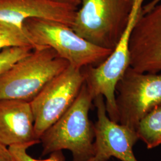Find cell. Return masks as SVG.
<instances>
[{
    "label": "cell",
    "instance_id": "obj_8",
    "mask_svg": "<svg viewBox=\"0 0 161 161\" xmlns=\"http://www.w3.org/2000/svg\"><path fill=\"white\" fill-rule=\"evenodd\" d=\"M94 102L97 120L94 124L95 152L92 161H106L114 157L121 161H138L132 150L138 140L136 131L110 119L102 96H96Z\"/></svg>",
    "mask_w": 161,
    "mask_h": 161
},
{
    "label": "cell",
    "instance_id": "obj_4",
    "mask_svg": "<svg viewBox=\"0 0 161 161\" xmlns=\"http://www.w3.org/2000/svg\"><path fill=\"white\" fill-rule=\"evenodd\" d=\"M23 26L38 48H51L76 68L97 66L113 51L93 44L63 23L32 18L25 20Z\"/></svg>",
    "mask_w": 161,
    "mask_h": 161
},
{
    "label": "cell",
    "instance_id": "obj_19",
    "mask_svg": "<svg viewBox=\"0 0 161 161\" xmlns=\"http://www.w3.org/2000/svg\"><path fill=\"white\" fill-rule=\"evenodd\" d=\"M110 161L109 160H108V161Z\"/></svg>",
    "mask_w": 161,
    "mask_h": 161
},
{
    "label": "cell",
    "instance_id": "obj_14",
    "mask_svg": "<svg viewBox=\"0 0 161 161\" xmlns=\"http://www.w3.org/2000/svg\"><path fill=\"white\" fill-rule=\"evenodd\" d=\"M33 50L29 47H10L3 50L0 52V73L28 56Z\"/></svg>",
    "mask_w": 161,
    "mask_h": 161
},
{
    "label": "cell",
    "instance_id": "obj_13",
    "mask_svg": "<svg viewBox=\"0 0 161 161\" xmlns=\"http://www.w3.org/2000/svg\"><path fill=\"white\" fill-rule=\"evenodd\" d=\"M29 47L38 49L31 36L25 29L12 23L0 22V52L10 47Z\"/></svg>",
    "mask_w": 161,
    "mask_h": 161
},
{
    "label": "cell",
    "instance_id": "obj_1",
    "mask_svg": "<svg viewBox=\"0 0 161 161\" xmlns=\"http://www.w3.org/2000/svg\"><path fill=\"white\" fill-rule=\"evenodd\" d=\"M94 99L84 82L69 109L41 136L42 155L68 150L72 161H88L93 158L95 132L89 112Z\"/></svg>",
    "mask_w": 161,
    "mask_h": 161
},
{
    "label": "cell",
    "instance_id": "obj_2",
    "mask_svg": "<svg viewBox=\"0 0 161 161\" xmlns=\"http://www.w3.org/2000/svg\"><path fill=\"white\" fill-rule=\"evenodd\" d=\"M69 65L50 47L33 50L0 73V100L31 102L50 80Z\"/></svg>",
    "mask_w": 161,
    "mask_h": 161
},
{
    "label": "cell",
    "instance_id": "obj_9",
    "mask_svg": "<svg viewBox=\"0 0 161 161\" xmlns=\"http://www.w3.org/2000/svg\"><path fill=\"white\" fill-rule=\"evenodd\" d=\"M130 66L141 73L161 70V1L141 15L130 40Z\"/></svg>",
    "mask_w": 161,
    "mask_h": 161
},
{
    "label": "cell",
    "instance_id": "obj_5",
    "mask_svg": "<svg viewBox=\"0 0 161 161\" xmlns=\"http://www.w3.org/2000/svg\"><path fill=\"white\" fill-rule=\"evenodd\" d=\"M144 0H134V4L127 28L112 53L97 66H88L82 69L85 83L94 98L101 95L105 100L109 118L118 122L116 104V86L125 71L130 66V40L133 29L142 15Z\"/></svg>",
    "mask_w": 161,
    "mask_h": 161
},
{
    "label": "cell",
    "instance_id": "obj_16",
    "mask_svg": "<svg viewBox=\"0 0 161 161\" xmlns=\"http://www.w3.org/2000/svg\"><path fill=\"white\" fill-rule=\"evenodd\" d=\"M0 161H14L8 147L0 143Z\"/></svg>",
    "mask_w": 161,
    "mask_h": 161
},
{
    "label": "cell",
    "instance_id": "obj_7",
    "mask_svg": "<svg viewBox=\"0 0 161 161\" xmlns=\"http://www.w3.org/2000/svg\"><path fill=\"white\" fill-rule=\"evenodd\" d=\"M84 82L82 69L69 64L50 80L30 102L38 139L69 109Z\"/></svg>",
    "mask_w": 161,
    "mask_h": 161
},
{
    "label": "cell",
    "instance_id": "obj_10",
    "mask_svg": "<svg viewBox=\"0 0 161 161\" xmlns=\"http://www.w3.org/2000/svg\"><path fill=\"white\" fill-rule=\"evenodd\" d=\"M77 8L48 0H0V22L23 26L25 20L41 19L72 27Z\"/></svg>",
    "mask_w": 161,
    "mask_h": 161
},
{
    "label": "cell",
    "instance_id": "obj_3",
    "mask_svg": "<svg viewBox=\"0 0 161 161\" xmlns=\"http://www.w3.org/2000/svg\"><path fill=\"white\" fill-rule=\"evenodd\" d=\"M134 0H81L72 29L98 47L114 50L127 28Z\"/></svg>",
    "mask_w": 161,
    "mask_h": 161
},
{
    "label": "cell",
    "instance_id": "obj_12",
    "mask_svg": "<svg viewBox=\"0 0 161 161\" xmlns=\"http://www.w3.org/2000/svg\"><path fill=\"white\" fill-rule=\"evenodd\" d=\"M136 133L138 140L143 141L148 149L161 144V103L140 121Z\"/></svg>",
    "mask_w": 161,
    "mask_h": 161
},
{
    "label": "cell",
    "instance_id": "obj_18",
    "mask_svg": "<svg viewBox=\"0 0 161 161\" xmlns=\"http://www.w3.org/2000/svg\"><path fill=\"white\" fill-rule=\"evenodd\" d=\"M161 1V0H152L151 1H150L149 3H147L146 5L143 6L142 15H143L144 14L147 13V12H149L150 10H152L156 4H158Z\"/></svg>",
    "mask_w": 161,
    "mask_h": 161
},
{
    "label": "cell",
    "instance_id": "obj_15",
    "mask_svg": "<svg viewBox=\"0 0 161 161\" xmlns=\"http://www.w3.org/2000/svg\"><path fill=\"white\" fill-rule=\"evenodd\" d=\"M34 146L32 144H25L8 147L14 161H64L62 152H53L49 158L46 159H37L28 153V149ZM88 161H91L90 160Z\"/></svg>",
    "mask_w": 161,
    "mask_h": 161
},
{
    "label": "cell",
    "instance_id": "obj_17",
    "mask_svg": "<svg viewBox=\"0 0 161 161\" xmlns=\"http://www.w3.org/2000/svg\"><path fill=\"white\" fill-rule=\"evenodd\" d=\"M54 3H58L60 4H63L66 5L73 6L78 7V6L81 4V0H48Z\"/></svg>",
    "mask_w": 161,
    "mask_h": 161
},
{
    "label": "cell",
    "instance_id": "obj_6",
    "mask_svg": "<svg viewBox=\"0 0 161 161\" xmlns=\"http://www.w3.org/2000/svg\"><path fill=\"white\" fill-rule=\"evenodd\" d=\"M115 93L118 123L136 131L140 121L161 103V74L138 72L130 66Z\"/></svg>",
    "mask_w": 161,
    "mask_h": 161
},
{
    "label": "cell",
    "instance_id": "obj_11",
    "mask_svg": "<svg viewBox=\"0 0 161 161\" xmlns=\"http://www.w3.org/2000/svg\"><path fill=\"white\" fill-rule=\"evenodd\" d=\"M0 143L7 147L40 143L35 131L30 102L0 100Z\"/></svg>",
    "mask_w": 161,
    "mask_h": 161
}]
</instances>
